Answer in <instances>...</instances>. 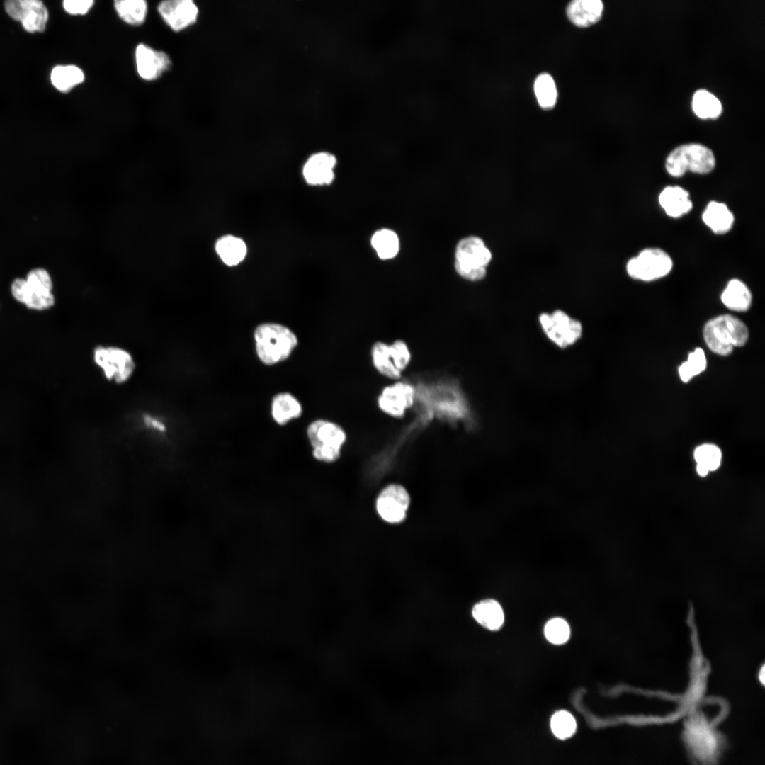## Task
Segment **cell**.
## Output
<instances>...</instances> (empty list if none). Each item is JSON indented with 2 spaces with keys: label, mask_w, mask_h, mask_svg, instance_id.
Instances as JSON below:
<instances>
[{
  "label": "cell",
  "mask_w": 765,
  "mask_h": 765,
  "mask_svg": "<svg viewBox=\"0 0 765 765\" xmlns=\"http://www.w3.org/2000/svg\"><path fill=\"white\" fill-rule=\"evenodd\" d=\"M53 282L50 273L43 268L29 271L26 278H16L11 285L13 299L30 310H50L55 304Z\"/></svg>",
  "instance_id": "6da1fadb"
},
{
  "label": "cell",
  "mask_w": 765,
  "mask_h": 765,
  "mask_svg": "<svg viewBox=\"0 0 765 765\" xmlns=\"http://www.w3.org/2000/svg\"><path fill=\"white\" fill-rule=\"evenodd\" d=\"M255 347L259 360L271 366L287 359L298 345V338L288 327L264 323L255 329Z\"/></svg>",
  "instance_id": "7a4b0ae2"
},
{
  "label": "cell",
  "mask_w": 765,
  "mask_h": 765,
  "mask_svg": "<svg viewBox=\"0 0 765 765\" xmlns=\"http://www.w3.org/2000/svg\"><path fill=\"white\" fill-rule=\"evenodd\" d=\"M747 326L737 317L724 314L708 321L703 329L708 347L720 356L730 354L735 346H742L748 339Z\"/></svg>",
  "instance_id": "3957f363"
},
{
  "label": "cell",
  "mask_w": 765,
  "mask_h": 765,
  "mask_svg": "<svg viewBox=\"0 0 765 765\" xmlns=\"http://www.w3.org/2000/svg\"><path fill=\"white\" fill-rule=\"evenodd\" d=\"M94 364L109 382L123 385L133 377L137 363L132 353L116 345L100 344L91 353Z\"/></svg>",
  "instance_id": "277c9868"
},
{
  "label": "cell",
  "mask_w": 765,
  "mask_h": 765,
  "mask_svg": "<svg viewBox=\"0 0 765 765\" xmlns=\"http://www.w3.org/2000/svg\"><path fill=\"white\" fill-rule=\"evenodd\" d=\"M713 151L699 143L681 144L674 148L665 160L666 171L671 176L679 178L687 172L705 175L715 167Z\"/></svg>",
  "instance_id": "5b68a950"
},
{
  "label": "cell",
  "mask_w": 765,
  "mask_h": 765,
  "mask_svg": "<svg viewBox=\"0 0 765 765\" xmlns=\"http://www.w3.org/2000/svg\"><path fill=\"white\" fill-rule=\"evenodd\" d=\"M492 255L484 241L476 236L465 237L455 249V269L462 278L478 281L487 274V266Z\"/></svg>",
  "instance_id": "8992f818"
},
{
  "label": "cell",
  "mask_w": 765,
  "mask_h": 765,
  "mask_svg": "<svg viewBox=\"0 0 765 765\" xmlns=\"http://www.w3.org/2000/svg\"><path fill=\"white\" fill-rule=\"evenodd\" d=\"M307 436L312 448V456L324 463L334 462L340 457L346 439V433L339 425L325 419H317L310 423L307 429Z\"/></svg>",
  "instance_id": "52a82bcc"
},
{
  "label": "cell",
  "mask_w": 765,
  "mask_h": 765,
  "mask_svg": "<svg viewBox=\"0 0 765 765\" xmlns=\"http://www.w3.org/2000/svg\"><path fill=\"white\" fill-rule=\"evenodd\" d=\"M673 268V260L659 248H645L626 264L628 276L637 280L650 282L667 276Z\"/></svg>",
  "instance_id": "ba28073f"
},
{
  "label": "cell",
  "mask_w": 765,
  "mask_h": 765,
  "mask_svg": "<svg viewBox=\"0 0 765 765\" xmlns=\"http://www.w3.org/2000/svg\"><path fill=\"white\" fill-rule=\"evenodd\" d=\"M538 319L546 336L560 348H565L573 345L582 335L581 322L562 310L543 312Z\"/></svg>",
  "instance_id": "9c48e42d"
},
{
  "label": "cell",
  "mask_w": 765,
  "mask_h": 765,
  "mask_svg": "<svg viewBox=\"0 0 765 765\" xmlns=\"http://www.w3.org/2000/svg\"><path fill=\"white\" fill-rule=\"evenodd\" d=\"M685 738L692 754L701 762L713 761L720 751V740L704 720H691L686 727Z\"/></svg>",
  "instance_id": "30bf717a"
},
{
  "label": "cell",
  "mask_w": 765,
  "mask_h": 765,
  "mask_svg": "<svg viewBox=\"0 0 765 765\" xmlns=\"http://www.w3.org/2000/svg\"><path fill=\"white\" fill-rule=\"evenodd\" d=\"M6 11L13 19L20 21L28 33H42L48 20V11L38 0H9L4 3Z\"/></svg>",
  "instance_id": "8fae6325"
},
{
  "label": "cell",
  "mask_w": 765,
  "mask_h": 765,
  "mask_svg": "<svg viewBox=\"0 0 765 765\" xmlns=\"http://www.w3.org/2000/svg\"><path fill=\"white\" fill-rule=\"evenodd\" d=\"M410 504L406 489L400 484H392L385 487L376 499V510L382 520L390 523L404 521Z\"/></svg>",
  "instance_id": "7c38bea8"
},
{
  "label": "cell",
  "mask_w": 765,
  "mask_h": 765,
  "mask_svg": "<svg viewBox=\"0 0 765 765\" xmlns=\"http://www.w3.org/2000/svg\"><path fill=\"white\" fill-rule=\"evenodd\" d=\"M415 390L406 382L398 381L386 386L378 397L379 408L385 414L396 418L404 415L407 409L414 402Z\"/></svg>",
  "instance_id": "4fadbf2b"
},
{
  "label": "cell",
  "mask_w": 765,
  "mask_h": 765,
  "mask_svg": "<svg viewBox=\"0 0 765 765\" xmlns=\"http://www.w3.org/2000/svg\"><path fill=\"white\" fill-rule=\"evenodd\" d=\"M158 11L165 23L174 31H181L193 24L198 18V8L192 0L162 1Z\"/></svg>",
  "instance_id": "5bb4252c"
},
{
  "label": "cell",
  "mask_w": 765,
  "mask_h": 765,
  "mask_svg": "<svg viewBox=\"0 0 765 765\" xmlns=\"http://www.w3.org/2000/svg\"><path fill=\"white\" fill-rule=\"evenodd\" d=\"M336 157L327 152L312 154L302 167V176L305 182L311 186L329 185L334 179Z\"/></svg>",
  "instance_id": "9a60e30c"
},
{
  "label": "cell",
  "mask_w": 765,
  "mask_h": 765,
  "mask_svg": "<svg viewBox=\"0 0 765 765\" xmlns=\"http://www.w3.org/2000/svg\"><path fill=\"white\" fill-rule=\"evenodd\" d=\"M135 62L139 76L147 81L157 79L171 66L168 55L142 43L136 47Z\"/></svg>",
  "instance_id": "2e32d148"
},
{
  "label": "cell",
  "mask_w": 765,
  "mask_h": 765,
  "mask_svg": "<svg viewBox=\"0 0 765 765\" xmlns=\"http://www.w3.org/2000/svg\"><path fill=\"white\" fill-rule=\"evenodd\" d=\"M658 201L667 216L680 218L689 213L693 202L689 193L679 186H667L659 193Z\"/></svg>",
  "instance_id": "e0dca14e"
},
{
  "label": "cell",
  "mask_w": 765,
  "mask_h": 765,
  "mask_svg": "<svg viewBox=\"0 0 765 765\" xmlns=\"http://www.w3.org/2000/svg\"><path fill=\"white\" fill-rule=\"evenodd\" d=\"M703 223L715 234H725L732 228L735 217L722 202L711 200L702 213Z\"/></svg>",
  "instance_id": "ac0fdd59"
},
{
  "label": "cell",
  "mask_w": 765,
  "mask_h": 765,
  "mask_svg": "<svg viewBox=\"0 0 765 765\" xmlns=\"http://www.w3.org/2000/svg\"><path fill=\"white\" fill-rule=\"evenodd\" d=\"M604 10L600 0H574L567 8L570 20L579 27H587L596 23L601 17Z\"/></svg>",
  "instance_id": "d6986e66"
},
{
  "label": "cell",
  "mask_w": 765,
  "mask_h": 765,
  "mask_svg": "<svg viewBox=\"0 0 765 765\" xmlns=\"http://www.w3.org/2000/svg\"><path fill=\"white\" fill-rule=\"evenodd\" d=\"M215 251L227 266H234L242 262L247 254L245 242L240 237L227 234L221 237L215 243Z\"/></svg>",
  "instance_id": "ffe728a7"
},
{
  "label": "cell",
  "mask_w": 765,
  "mask_h": 765,
  "mask_svg": "<svg viewBox=\"0 0 765 765\" xmlns=\"http://www.w3.org/2000/svg\"><path fill=\"white\" fill-rule=\"evenodd\" d=\"M302 407L300 402L288 392L275 395L271 402V415L279 425H285L290 421L300 416Z\"/></svg>",
  "instance_id": "44dd1931"
},
{
  "label": "cell",
  "mask_w": 765,
  "mask_h": 765,
  "mask_svg": "<svg viewBox=\"0 0 765 765\" xmlns=\"http://www.w3.org/2000/svg\"><path fill=\"white\" fill-rule=\"evenodd\" d=\"M721 301L730 310L745 312L752 303V293L740 280H730L721 294Z\"/></svg>",
  "instance_id": "7402d4cb"
},
{
  "label": "cell",
  "mask_w": 765,
  "mask_h": 765,
  "mask_svg": "<svg viewBox=\"0 0 765 765\" xmlns=\"http://www.w3.org/2000/svg\"><path fill=\"white\" fill-rule=\"evenodd\" d=\"M472 614L480 625L490 630L499 629L504 620L502 608L494 599H484L477 603L472 609Z\"/></svg>",
  "instance_id": "603a6c76"
},
{
  "label": "cell",
  "mask_w": 765,
  "mask_h": 765,
  "mask_svg": "<svg viewBox=\"0 0 765 765\" xmlns=\"http://www.w3.org/2000/svg\"><path fill=\"white\" fill-rule=\"evenodd\" d=\"M50 79L60 91L68 92L84 81V73L75 65H58L52 69Z\"/></svg>",
  "instance_id": "cb8c5ba5"
},
{
  "label": "cell",
  "mask_w": 765,
  "mask_h": 765,
  "mask_svg": "<svg viewBox=\"0 0 765 765\" xmlns=\"http://www.w3.org/2000/svg\"><path fill=\"white\" fill-rule=\"evenodd\" d=\"M692 109L701 119H715L720 115L722 107L715 96L707 90L699 89L693 96Z\"/></svg>",
  "instance_id": "d4e9b609"
},
{
  "label": "cell",
  "mask_w": 765,
  "mask_h": 765,
  "mask_svg": "<svg viewBox=\"0 0 765 765\" xmlns=\"http://www.w3.org/2000/svg\"><path fill=\"white\" fill-rule=\"evenodd\" d=\"M370 354L373 366L380 374L393 380L401 378L402 373L393 363L388 344L375 342L371 348Z\"/></svg>",
  "instance_id": "484cf974"
},
{
  "label": "cell",
  "mask_w": 765,
  "mask_h": 765,
  "mask_svg": "<svg viewBox=\"0 0 765 765\" xmlns=\"http://www.w3.org/2000/svg\"><path fill=\"white\" fill-rule=\"evenodd\" d=\"M371 245L381 259H390L395 257L400 248L399 238L397 234L389 229H381L374 233L371 238Z\"/></svg>",
  "instance_id": "4316f807"
},
{
  "label": "cell",
  "mask_w": 765,
  "mask_h": 765,
  "mask_svg": "<svg viewBox=\"0 0 765 765\" xmlns=\"http://www.w3.org/2000/svg\"><path fill=\"white\" fill-rule=\"evenodd\" d=\"M114 6L118 16L128 24L140 25L146 18L147 4L144 0H118Z\"/></svg>",
  "instance_id": "83f0119b"
},
{
  "label": "cell",
  "mask_w": 765,
  "mask_h": 765,
  "mask_svg": "<svg viewBox=\"0 0 765 765\" xmlns=\"http://www.w3.org/2000/svg\"><path fill=\"white\" fill-rule=\"evenodd\" d=\"M534 91L540 107L544 109L554 107L557 91L554 79L550 74L543 73L538 76L534 83Z\"/></svg>",
  "instance_id": "f1b7e54d"
},
{
  "label": "cell",
  "mask_w": 765,
  "mask_h": 765,
  "mask_svg": "<svg viewBox=\"0 0 765 765\" xmlns=\"http://www.w3.org/2000/svg\"><path fill=\"white\" fill-rule=\"evenodd\" d=\"M550 725L553 735L560 740L571 737L577 730L575 718L565 710L555 713L551 717Z\"/></svg>",
  "instance_id": "f546056e"
},
{
  "label": "cell",
  "mask_w": 765,
  "mask_h": 765,
  "mask_svg": "<svg viewBox=\"0 0 765 765\" xmlns=\"http://www.w3.org/2000/svg\"><path fill=\"white\" fill-rule=\"evenodd\" d=\"M706 358L703 350L696 348L688 354V359L679 368V374L684 382H688L694 376L700 374L706 368Z\"/></svg>",
  "instance_id": "4dcf8cb0"
},
{
  "label": "cell",
  "mask_w": 765,
  "mask_h": 765,
  "mask_svg": "<svg viewBox=\"0 0 765 765\" xmlns=\"http://www.w3.org/2000/svg\"><path fill=\"white\" fill-rule=\"evenodd\" d=\"M694 458L697 464L704 466L708 471H713L720 466L722 453L715 445L706 443L696 448Z\"/></svg>",
  "instance_id": "1f68e13d"
},
{
  "label": "cell",
  "mask_w": 765,
  "mask_h": 765,
  "mask_svg": "<svg viewBox=\"0 0 765 765\" xmlns=\"http://www.w3.org/2000/svg\"><path fill=\"white\" fill-rule=\"evenodd\" d=\"M544 633L549 642L555 645H561L569 639L570 630L565 620L554 618L546 623Z\"/></svg>",
  "instance_id": "d6a6232c"
},
{
  "label": "cell",
  "mask_w": 765,
  "mask_h": 765,
  "mask_svg": "<svg viewBox=\"0 0 765 765\" xmlns=\"http://www.w3.org/2000/svg\"><path fill=\"white\" fill-rule=\"evenodd\" d=\"M390 355L395 366L401 373L408 366L411 360V353L407 344L402 340H396L389 345Z\"/></svg>",
  "instance_id": "836d02e7"
},
{
  "label": "cell",
  "mask_w": 765,
  "mask_h": 765,
  "mask_svg": "<svg viewBox=\"0 0 765 765\" xmlns=\"http://www.w3.org/2000/svg\"><path fill=\"white\" fill-rule=\"evenodd\" d=\"M94 3L93 0H65L63 8L71 15H84L91 8Z\"/></svg>",
  "instance_id": "e575fe53"
},
{
  "label": "cell",
  "mask_w": 765,
  "mask_h": 765,
  "mask_svg": "<svg viewBox=\"0 0 765 765\" xmlns=\"http://www.w3.org/2000/svg\"><path fill=\"white\" fill-rule=\"evenodd\" d=\"M696 471L698 473V475H700L702 477H704V476L707 475V474L709 472L708 470L706 468H705L704 466H703L701 465H698V464H697V465H696Z\"/></svg>",
  "instance_id": "d590c367"
}]
</instances>
